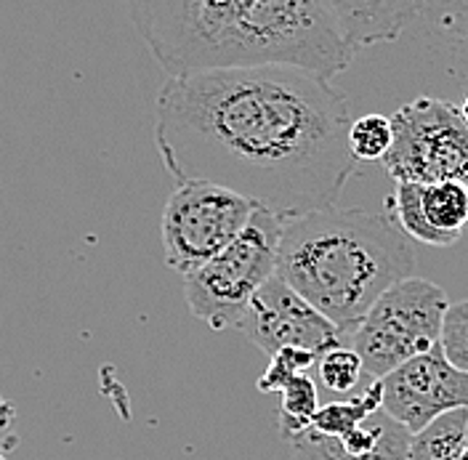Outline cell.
<instances>
[{"label": "cell", "instance_id": "2", "mask_svg": "<svg viewBox=\"0 0 468 460\" xmlns=\"http://www.w3.org/2000/svg\"><path fill=\"white\" fill-rule=\"evenodd\" d=\"M122 5L168 78L295 64L333 80L356 57L324 0H122Z\"/></svg>", "mask_w": 468, "mask_h": 460}, {"label": "cell", "instance_id": "24", "mask_svg": "<svg viewBox=\"0 0 468 460\" xmlns=\"http://www.w3.org/2000/svg\"><path fill=\"white\" fill-rule=\"evenodd\" d=\"M0 460H8V458H5V455H3V453H0Z\"/></svg>", "mask_w": 468, "mask_h": 460}, {"label": "cell", "instance_id": "15", "mask_svg": "<svg viewBox=\"0 0 468 460\" xmlns=\"http://www.w3.org/2000/svg\"><path fill=\"white\" fill-rule=\"evenodd\" d=\"M282 404H280V433H298L312 426L317 410H320V389L317 380L309 373H298L288 380V386L280 391Z\"/></svg>", "mask_w": 468, "mask_h": 460}, {"label": "cell", "instance_id": "13", "mask_svg": "<svg viewBox=\"0 0 468 460\" xmlns=\"http://www.w3.org/2000/svg\"><path fill=\"white\" fill-rule=\"evenodd\" d=\"M466 444L468 407H458L410 436L408 460H461Z\"/></svg>", "mask_w": 468, "mask_h": 460}, {"label": "cell", "instance_id": "10", "mask_svg": "<svg viewBox=\"0 0 468 460\" xmlns=\"http://www.w3.org/2000/svg\"><path fill=\"white\" fill-rule=\"evenodd\" d=\"M383 210L394 216L410 240L450 248L468 227V187L461 181H397L394 192L383 200Z\"/></svg>", "mask_w": 468, "mask_h": 460}, {"label": "cell", "instance_id": "8", "mask_svg": "<svg viewBox=\"0 0 468 460\" xmlns=\"http://www.w3.org/2000/svg\"><path fill=\"white\" fill-rule=\"evenodd\" d=\"M237 327L269 357L282 348H306L320 357L335 346L346 344L344 330L280 274H274L253 295Z\"/></svg>", "mask_w": 468, "mask_h": 460}, {"label": "cell", "instance_id": "20", "mask_svg": "<svg viewBox=\"0 0 468 460\" xmlns=\"http://www.w3.org/2000/svg\"><path fill=\"white\" fill-rule=\"evenodd\" d=\"M441 348L455 368L468 373V298L450 304L441 330Z\"/></svg>", "mask_w": 468, "mask_h": 460}, {"label": "cell", "instance_id": "4", "mask_svg": "<svg viewBox=\"0 0 468 460\" xmlns=\"http://www.w3.org/2000/svg\"><path fill=\"white\" fill-rule=\"evenodd\" d=\"M285 219L259 208L253 221L195 272L184 274L189 312L213 330L237 327L253 295L277 274Z\"/></svg>", "mask_w": 468, "mask_h": 460}, {"label": "cell", "instance_id": "7", "mask_svg": "<svg viewBox=\"0 0 468 460\" xmlns=\"http://www.w3.org/2000/svg\"><path fill=\"white\" fill-rule=\"evenodd\" d=\"M259 205L210 181L176 184L163 208V251L176 274H189L245 230Z\"/></svg>", "mask_w": 468, "mask_h": 460}, {"label": "cell", "instance_id": "22", "mask_svg": "<svg viewBox=\"0 0 468 460\" xmlns=\"http://www.w3.org/2000/svg\"><path fill=\"white\" fill-rule=\"evenodd\" d=\"M461 107H463V112H466V117H468V93H466V102H463Z\"/></svg>", "mask_w": 468, "mask_h": 460}, {"label": "cell", "instance_id": "19", "mask_svg": "<svg viewBox=\"0 0 468 460\" xmlns=\"http://www.w3.org/2000/svg\"><path fill=\"white\" fill-rule=\"evenodd\" d=\"M317 365V354L306 348H282L271 357L266 373L256 380L261 394H280L298 373H309Z\"/></svg>", "mask_w": 468, "mask_h": 460}, {"label": "cell", "instance_id": "12", "mask_svg": "<svg viewBox=\"0 0 468 460\" xmlns=\"http://www.w3.org/2000/svg\"><path fill=\"white\" fill-rule=\"evenodd\" d=\"M351 51L397 40L420 16V0H324Z\"/></svg>", "mask_w": 468, "mask_h": 460}, {"label": "cell", "instance_id": "23", "mask_svg": "<svg viewBox=\"0 0 468 460\" xmlns=\"http://www.w3.org/2000/svg\"><path fill=\"white\" fill-rule=\"evenodd\" d=\"M461 460H468V444H466V450H463V455H461Z\"/></svg>", "mask_w": 468, "mask_h": 460}, {"label": "cell", "instance_id": "11", "mask_svg": "<svg viewBox=\"0 0 468 460\" xmlns=\"http://www.w3.org/2000/svg\"><path fill=\"white\" fill-rule=\"evenodd\" d=\"M410 432L383 407L346 433L327 436L312 426L282 436L291 460H408Z\"/></svg>", "mask_w": 468, "mask_h": 460}, {"label": "cell", "instance_id": "14", "mask_svg": "<svg viewBox=\"0 0 468 460\" xmlns=\"http://www.w3.org/2000/svg\"><path fill=\"white\" fill-rule=\"evenodd\" d=\"M380 407H383V383H380V378H373V383L362 394L322 404L312 421V429L327 433V436H338V433H346L354 426H359L365 418L378 412Z\"/></svg>", "mask_w": 468, "mask_h": 460}, {"label": "cell", "instance_id": "3", "mask_svg": "<svg viewBox=\"0 0 468 460\" xmlns=\"http://www.w3.org/2000/svg\"><path fill=\"white\" fill-rule=\"evenodd\" d=\"M412 272V242L386 210L327 208L285 219L277 274L330 316L344 336Z\"/></svg>", "mask_w": 468, "mask_h": 460}, {"label": "cell", "instance_id": "9", "mask_svg": "<svg viewBox=\"0 0 468 460\" xmlns=\"http://www.w3.org/2000/svg\"><path fill=\"white\" fill-rule=\"evenodd\" d=\"M380 383L383 410L412 433L450 410L468 407V373L447 359L441 344L383 375Z\"/></svg>", "mask_w": 468, "mask_h": 460}, {"label": "cell", "instance_id": "6", "mask_svg": "<svg viewBox=\"0 0 468 460\" xmlns=\"http://www.w3.org/2000/svg\"><path fill=\"white\" fill-rule=\"evenodd\" d=\"M394 144L383 168L394 181L468 187V117L463 107L437 96H418L394 115Z\"/></svg>", "mask_w": 468, "mask_h": 460}, {"label": "cell", "instance_id": "21", "mask_svg": "<svg viewBox=\"0 0 468 460\" xmlns=\"http://www.w3.org/2000/svg\"><path fill=\"white\" fill-rule=\"evenodd\" d=\"M19 444V432H16V407L0 394V453L8 455Z\"/></svg>", "mask_w": 468, "mask_h": 460}, {"label": "cell", "instance_id": "18", "mask_svg": "<svg viewBox=\"0 0 468 460\" xmlns=\"http://www.w3.org/2000/svg\"><path fill=\"white\" fill-rule=\"evenodd\" d=\"M420 19L441 40L468 46V0H420Z\"/></svg>", "mask_w": 468, "mask_h": 460}, {"label": "cell", "instance_id": "1", "mask_svg": "<svg viewBox=\"0 0 468 460\" xmlns=\"http://www.w3.org/2000/svg\"><path fill=\"white\" fill-rule=\"evenodd\" d=\"M349 128L346 96L295 64L176 75L154 102V146L176 184H221L282 219L338 205L359 166Z\"/></svg>", "mask_w": 468, "mask_h": 460}, {"label": "cell", "instance_id": "17", "mask_svg": "<svg viewBox=\"0 0 468 460\" xmlns=\"http://www.w3.org/2000/svg\"><path fill=\"white\" fill-rule=\"evenodd\" d=\"M394 144V125L386 115H362L351 120L349 146L359 163L383 160Z\"/></svg>", "mask_w": 468, "mask_h": 460}, {"label": "cell", "instance_id": "16", "mask_svg": "<svg viewBox=\"0 0 468 460\" xmlns=\"http://www.w3.org/2000/svg\"><path fill=\"white\" fill-rule=\"evenodd\" d=\"M314 370H317L320 386H324L327 391H335V394H349L359 386V380L367 375L359 351L351 348L349 344L335 346V348L320 354Z\"/></svg>", "mask_w": 468, "mask_h": 460}, {"label": "cell", "instance_id": "5", "mask_svg": "<svg viewBox=\"0 0 468 460\" xmlns=\"http://www.w3.org/2000/svg\"><path fill=\"white\" fill-rule=\"evenodd\" d=\"M450 298L429 280L408 277L386 290L346 336L370 378H383L408 359L441 344Z\"/></svg>", "mask_w": 468, "mask_h": 460}]
</instances>
